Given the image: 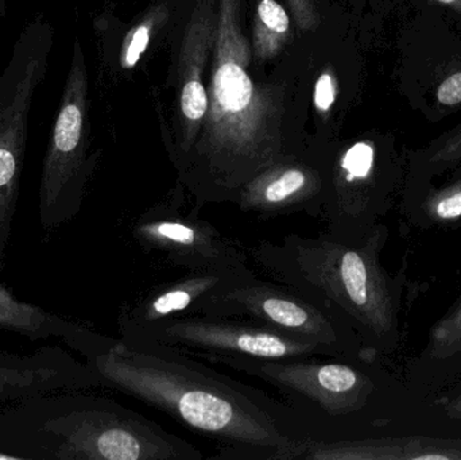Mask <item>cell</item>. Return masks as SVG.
<instances>
[{
  "label": "cell",
  "instance_id": "1",
  "mask_svg": "<svg viewBox=\"0 0 461 460\" xmlns=\"http://www.w3.org/2000/svg\"><path fill=\"white\" fill-rule=\"evenodd\" d=\"M218 27L208 78V113L180 181L194 207L230 202L257 173L292 151L285 142V92L255 83L251 43L241 27L243 0H218Z\"/></svg>",
  "mask_w": 461,
  "mask_h": 460
},
{
  "label": "cell",
  "instance_id": "2",
  "mask_svg": "<svg viewBox=\"0 0 461 460\" xmlns=\"http://www.w3.org/2000/svg\"><path fill=\"white\" fill-rule=\"evenodd\" d=\"M122 392L223 445L215 459L285 460L298 443L244 385L167 346L115 339L86 359Z\"/></svg>",
  "mask_w": 461,
  "mask_h": 460
},
{
  "label": "cell",
  "instance_id": "3",
  "mask_svg": "<svg viewBox=\"0 0 461 460\" xmlns=\"http://www.w3.org/2000/svg\"><path fill=\"white\" fill-rule=\"evenodd\" d=\"M389 237L384 223L360 242L328 231L317 237L290 234L279 242L258 243L252 258L276 281L300 289L333 311L375 359L395 353L402 343L408 277L403 270L392 275L382 264Z\"/></svg>",
  "mask_w": 461,
  "mask_h": 460
},
{
  "label": "cell",
  "instance_id": "4",
  "mask_svg": "<svg viewBox=\"0 0 461 460\" xmlns=\"http://www.w3.org/2000/svg\"><path fill=\"white\" fill-rule=\"evenodd\" d=\"M0 451L13 460H202L203 454L115 400L50 392L0 407Z\"/></svg>",
  "mask_w": 461,
  "mask_h": 460
},
{
  "label": "cell",
  "instance_id": "5",
  "mask_svg": "<svg viewBox=\"0 0 461 460\" xmlns=\"http://www.w3.org/2000/svg\"><path fill=\"white\" fill-rule=\"evenodd\" d=\"M204 362L223 365L276 389L282 400L265 393L263 408L298 445L378 435L373 428L371 410L379 399L381 385L371 370L370 359L212 356Z\"/></svg>",
  "mask_w": 461,
  "mask_h": 460
},
{
  "label": "cell",
  "instance_id": "6",
  "mask_svg": "<svg viewBox=\"0 0 461 460\" xmlns=\"http://www.w3.org/2000/svg\"><path fill=\"white\" fill-rule=\"evenodd\" d=\"M89 146L88 69L80 38H76L38 189V216L46 232L69 223L80 212L99 158V154H89Z\"/></svg>",
  "mask_w": 461,
  "mask_h": 460
},
{
  "label": "cell",
  "instance_id": "7",
  "mask_svg": "<svg viewBox=\"0 0 461 460\" xmlns=\"http://www.w3.org/2000/svg\"><path fill=\"white\" fill-rule=\"evenodd\" d=\"M53 46V24L35 16L19 32L0 75V270L18 204L32 99L45 80Z\"/></svg>",
  "mask_w": 461,
  "mask_h": 460
},
{
  "label": "cell",
  "instance_id": "8",
  "mask_svg": "<svg viewBox=\"0 0 461 460\" xmlns=\"http://www.w3.org/2000/svg\"><path fill=\"white\" fill-rule=\"evenodd\" d=\"M197 313L249 319L322 346L336 356L374 361L354 329L322 302L287 284L260 280L254 273L213 294Z\"/></svg>",
  "mask_w": 461,
  "mask_h": 460
},
{
  "label": "cell",
  "instance_id": "9",
  "mask_svg": "<svg viewBox=\"0 0 461 460\" xmlns=\"http://www.w3.org/2000/svg\"><path fill=\"white\" fill-rule=\"evenodd\" d=\"M328 232L348 242L365 239L395 202L400 177L373 140H359L322 165Z\"/></svg>",
  "mask_w": 461,
  "mask_h": 460
},
{
  "label": "cell",
  "instance_id": "10",
  "mask_svg": "<svg viewBox=\"0 0 461 460\" xmlns=\"http://www.w3.org/2000/svg\"><path fill=\"white\" fill-rule=\"evenodd\" d=\"M124 342L167 346L202 361L212 356L286 359L294 356H335L316 343L289 337L249 319L202 313L180 316L157 324Z\"/></svg>",
  "mask_w": 461,
  "mask_h": 460
},
{
  "label": "cell",
  "instance_id": "11",
  "mask_svg": "<svg viewBox=\"0 0 461 460\" xmlns=\"http://www.w3.org/2000/svg\"><path fill=\"white\" fill-rule=\"evenodd\" d=\"M199 212L194 205L189 207L180 181L165 199L135 219L132 238L146 253L161 256L167 264L188 272L212 267L249 269L243 248L200 218Z\"/></svg>",
  "mask_w": 461,
  "mask_h": 460
},
{
  "label": "cell",
  "instance_id": "12",
  "mask_svg": "<svg viewBox=\"0 0 461 460\" xmlns=\"http://www.w3.org/2000/svg\"><path fill=\"white\" fill-rule=\"evenodd\" d=\"M218 0H196L184 24L176 65V142L172 157L180 169L196 146L208 113L205 72L218 27Z\"/></svg>",
  "mask_w": 461,
  "mask_h": 460
},
{
  "label": "cell",
  "instance_id": "13",
  "mask_svg": "<svg viewBox=\"0 0 461 460\" xmlns=\"http://www.w3.org/2000/svg\"><path fill=\"white\" fill-rule=\"evenodd\" d=\"M324 199L322 164L292 154L249 178L230 203L259 219L301 212L322 218Z\"/></svg>",
  "mask_w": 461,
  "mask_h": 460
},
{
  "label": "cell",
  "instance_id": "14",
  "mask_svg": "<svg viewBox=\"0 0 461 460\" xmlns=\"http://www.w3.org/2000/svg\"><path fill=\"white\" fill-rule=\"evenodd\" d=\"M251 269L212 267L189 270L177 280L154 286L122 308L118 319L121 339L129 340L157 324L194 315L208 299L251 275Z\"/></svg>",
  "mask_w": 461,
  "mask_h": 460
},
{
  "label": "cell",
  "instance_id": "15",
  "mask_svg": "<svg viewBox=\"0 0 461 460\" xmlns=\"http://www.w3.org/2000/svg\"><path fill=\"white\" fill-rule=\"evenodd\" d=\"M99 388H107L102 375L59 346L27 356L0 351V405L50 392Z\"/></svg>",
  "mask_w": 461,
  "mask_h": 460
},
{
  "label": "cell",
  "instance_id": "16",
  "mask_svg": "<svg viewBox=\"0 0 461 460\" xmlns=\"http://www.w3.org/2000/svg\"><path fill=\"white\" fill-rule=\"evenodd\" d=\"M461 460V439L429 437H371L338 442H303L286 460Z\"/></svg>",
  "mask_w": 461,
  "mask_h": 460
},
{
  "label": "cell",
  "instance_id": "17",
  "mask_svg": "<svg viewBox=\"0 0 461 460\" xmlns=\"http://www.w3.org/2000/svg\"><path fill=\"white\" fill-rule=\"evenodd\" d=\"M461 375V296L430 329L425 347L409 365L414 388L438 392Z\"/></svg>",
  "mask_w": 461,
  "mask_h": 460
},
{
  "label": "cell",
  "instance_id": "18",
  "mask_svg": "<svg viewBox=\"0 0 461 460\" xmlns=\"http://www.w3.org/2000/svg\"><path fill=\"white\" fill-rule=\"evenodd\" d=\"M402 212L417 229L461 227V176L441 186L430 180H411L403 196Z\"/></svg>",
  "mask_w": 461,
  "mask_h": 460
},
{
  "label": "cell",
  "instance_id": "19",
  "mask_svg": "<svg viewBox=\"0 0 461 460\" xmlns=\"http://www.w3.org/2000/svg\"><path fill=\"white\" fill-rule=\"evenodd\" d=\"M173 2L175 0H153L124 32L116 50L119 70L130 72L137 68L146 51L172 21Z\"/></svg>",
  "mask_w": 461,
  "mask_h": 460
},
{
  "label": "cell",
  "instance_id": "20",
  "mask_svg": "<svg viewBox=\"0 0 461 460\" xmlns=\"http://www.w3.org/2000/svg\"><path fill=\"white\" fill-rule=\"evenodd\" d=\"M292 37L290 15L276 0H257L252 23V59L258 65L281 53Z\"/></svg>",
  "mask_w": 461,
  "mask_h": 460
},
{
  "label": "cell",
  "instance_id": "21",
  "mask_svg": "<svg viewBox=\"0 0 461 460\" xmlns=\"http://www.w3.org/2000/svg\"><path fill=\"white\" fill-rule=\"evenodd\" d=\"M461 165V126L433 143L416 158L414 181L432 180L433 176Z\"/></svg>",
  "mask_w": 461,
  "mask_h": 460
},
{
  "label": "cell",
  "instance_id": "22",
  "mask_svg": "<svg viewBox=\"0 0 461 460\" xmlns=\"http://www.w3.org/2000/svg\"><path fill=\"white\" fill-rule=\"evenodd\" d=\"M339 83L332 68H325L314 84L313 102L317 113L327 116L338 99Z\"/></svg>",
  "mask_w": 461,
  "mask_h": 460
},
{
  "label": "cell",
  "instance_id": "23",
  "mask_svg": "<svg viewBox=\"0 0 461 460\" xmlns=\"http://www.w3.org/2000/svg\"><path fill=\"white\" fill-rule=\"evenodd\" d=\"M286 2L298 29L303 32H313L320 26L321 18L314 0H286Z\"/></svg>",
  "mask_w": 461,
  "mask_h": 460
},
{
  "label": "cell",
  "instance_id": "24",
  "mask_svg": "<svg viewBox=\"0 0 461 460\" xmlns=\"http://www.w3.org/2000/svg\"><path fill=\"white\" fill-rule=\"evenodd\" d=\"M436 99L441 107L451 108L461 104V69L449 73L438 84Z\"/></svg>",
  "mask_w": 461,
  "mask_h": 460
},
{
  "label": "cell",
  "instance_id": "25",
  "mask_svg": "<svg viewBox=\"0 0 461 460\" xmlns=\"http://www.w3.org/2000/svg\"><path fill=\"white\" fill-rule=\"evenodd\" d=\"M441 407L447 416L454 420H461V383L451 389L441 400Z\"/></svg>",
  "mask_w": 461,
  "mask_h": 460
},
{
  "label": "cell",
  "instance_id": "26",
  "mask_svg": "<svg viewBox=\"0 0 461 460\" xmlns=\"http://www.w3.org/2000/svg\"><path fill=\"white\" fill-rule=\"evenodd\" d=\"M436 2L447 5V7L454 10L455 13L461 14V0H436Z\"/></svg>",
  "mask_w": 461,
  "mask_h": 460
},
{
  "label": "cell",
  "instance_id": "27",
  "mask_svg": "<svg viewBox=\"0 0 461 460\" xmlns=\"http://www.w3.org/2000/svg\"><path fill=\"white\" fill-rule=\"evenodd\" d=\"M0 460H13L10 458V456L7 455V454L2 453L0 451Z\"/></svg>",
  "mask_w": 461,
  "mask_h": 460
},
{
  "label": "cell",
  "instance_id": "28",
  "mask_svg": "<svg viewBox=\"0 0 461 460\" xmlns=\"http://www.w3.org/2000/svg\"><path fill=\"white\" fill-rule=\"evenodd\" d=\"M3 7H5V0H0V14L3 13Z\"/></svg>",
  "mask_w": 461,
  "mask_h": 460
},
{
  "label": "cell",
  "instance_id": "29",
  "mask_svg": "<svg viewBox=\"0 0 461 460\" xmlns=\"http://www.w3.org/2000/svg\"><path fill=\"white\" fill-rule=\"evenodd\" d=\"M107 2H110V0H107Z\"/></svg>",
  "mask_w": 461,
  "mask_h": 460
}]
</instances>
